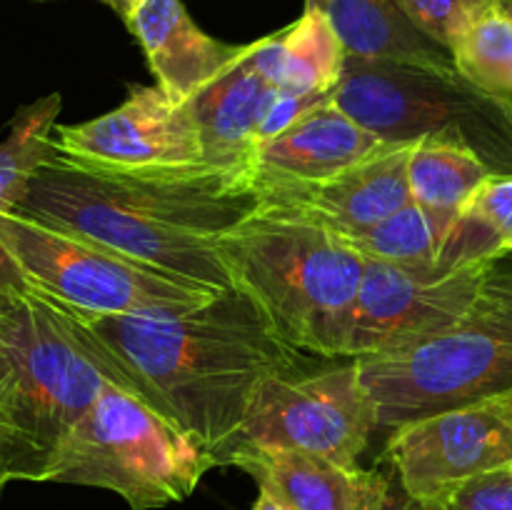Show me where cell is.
Here are the masks:
<instances>
[{"label": "cell", "mask_w": 512, "mask_h": 510, "mask_svg": "<svg viewBox=\"0 0 512 510\" xmlns=\"http://www.w3.org/2000/svg\"><path fill=\"white\" fill-rule=\"evenodd\" d=\"M413 143H385L368 158L320 180H255L265 203L288 205L358 238L410 203L408 160Z\"/></svg>", "instance_id": "13"}, {"label": "cell", "mask_w": 512, "mask_h": 510, "mask_svg": "<svg viewBox=\"0 0 512 510\" xmlns=\"http://www.w3.org/2000/svg\"><path fill=\"white\" fill-rule=\"evenodd\" d=\"M498 0H400L408 18L423 30L428 38L450 50L458 30L468 23L473 13Z\"/></svg>", "instance_id": "25"}, {"label": "cell", "mask_w": 512, "mask_h": 510, "mask_svg": "<svg viewBox=\"0 0 512 510\" xmlns=\"http://www.w3.org/2000/svg\"><path fill=\"white\" fill-rule=\"evenodd\" d=\"M233 288L303 353L343 358L365 258L328 225L265 203L218 240Z\"/></svg>", "instance_id": "4"}, {"label": "cell", "mask_w": 512, "mask_h": 510, "mask_svg": "<svg viewBox=\"0 0 512 510\" xmlns=\"http://www.w3.org/2000/svg\"><path fill=\"white\" fill-rule=\"evenodd\" d=\"M263 205L250 168L115 170L55 150L15 213L110 245L175 278L230 290L218 240Z\"/></svg>", "instance_id": "1"}, {"label": "cell", "mask_w": 512, "mask_h": 510, "mask_svg": "<svg viewBox=\"0 0 512 510\" xmlns=\"http://www.w3.org/2000/svg\"><path fill=\"white\" fill-rule=\"evenodd\" d=\"M250 510H293V508H290L288 503H283L278 495H273V493H268V490L260 488L258 498H255L253 508H250Z\"/></svg>", "instance_id": "30"}, {"label": "cell", "mask_w": 512, "mask_h": 510, "mask_svg": "<svg viewBox=\"0 0 512 510\" xmlns=\"http://www.w3.org/2000/svg\"><path fill=\"white\" fill-rule=\"evenodd\" d=\"M512 248V175L493 178L473 195L440 250L448 268L480 263Z\"/></svg>", "instance_id": "22"}, {"label": "cell", "mask_w": 512, "mask_h": 510, "mask_svg": "<svg viewBox=\"0 0 512 510\" xmlns=\"http://www.w3.org/2000/svg\"><path fill=\"white\" fill-rule=\"evenodd\" d=\"M383 510H435V508H430V505H425V503H420V500L410 498V495L405 493V490L400 488V485L395 483V478H393V483H390V493H388V498H385Z\"/></svg>", "instance_id": "29"}, {"label": "cell", "mask_w": 512, "mask_h": 510, "mask_svg": "<svg viewBox=\"0 0 512 510\" xmlns=\"http://www.w3.org/2000/svg\"><path fill=\"white\" fill-rule=\"evenodd\" d=\"M0 355L15 383L10 483H48L58 448L108 383L168 418L148 385L120 363L83 315L33 288L3 250Z\"/></svg>", "instance_id": "3"}, {"label": "cell", "mask_w": 512, "mask_h": 510, "mask_svg": "<svg viewBox=\"0 0 512 510\" xmlns=\"http://www.w3.org/2000/svg\"><path fill=\"white\" fill-rule=\"evenodd\" d=\"M13 403H15V383L8 363L0 355V470L8 475L10 448H13Z\"/></svg>", "instance_id": "28"}, {"label": "cell", "mask_w": 512, "mask_h": 510, "mask_svg": "<svg viewBox=\"0 0 512 510\" xmlns=\"http://www.w3.org/2000/svg\"><path fill=\"white\" fill-rule=\"evenodd\" d=\"M125 25L143 48L155 85L175 100H190L243 58L248 45L210 38L183 0H140Z\"/></svg>", "instance_id": "15"}, {"label": "cell", "mask_w": 512, "mask_h": 510, "mask_svg": "<svg viewBox=\"0 0 512 510\" xmlns=\"http://www.w3.org/2000/svg\"><path fill=\"white\" fill-rule=\"evenodd\" d=\"M363 258L395 265H438L440 240L433 223L418 203L408 205L385 218L358 238H345Z\"/></svg>", "instance_id": "24"}, {"label": "cell", "mask_w": 512, "mask_h": 510, "mask_svg": "<svg viewBox=\"0 0 512 510\" xmlns=\"http://www.w3.org/2000/svg\"><path fill=\"white\" fill-rule=\"evenodd\" d=\"M493 178V170L458 140L438 135L415 140L408 160L410 200L430 218L440 250L465 205Z\"/></svg>", "instance_id": "19"}, {"label": "cell", "mask_w": 512, "mask_h": 510, "mask_svg": "<svg viewBox=\"0 0 512 510\" xmlns=\"http://www.w3.org/2000/svg\"><path fill=\"white\" fill-rule=\"evenodd\" d=\"M8 483H10L8 475H5L3 470H0V495H3V488H5V485H8Z\"/></svg>", "instance_id": "33"}, {"label": "cell", "mask_w": 512, "mask_h": 510, "mask_svg": "<svg viewBox=\"0 0 512 510\" xmlns=\"http://www.w3.org/2000/svg\"><path fill=\"white\" fill-rule=\"evenodd\" d=\"M375 430H380L378 408L365 388L358 360L348 358L308 373L300 365L260 385L248 418L225 455L245 445L358 465Z\"/></svg>", "instance_id": "9"}, {"label": "cell", "mask_w": 512, "mask_h": 510, "mask_svg": "<svg viewBox=\"0 0 512 510\" xmlns=\"http://www.w3.org/2000/svg\"><path fill=\"white\" fill-rule=\"evenodd\" d=\"M215 465L195 435L108 383L58 448L48 483L103 488L133 510H155L193 495Z\"/></svg>", "instance_id": "7"}, {"label": "cell", "mask_w": 512, "mask_h": 510, "mask_svg": "<svg viewBox=\"0 0 512 510\" xmlns=\"http://www.w3.org/2000/svg\"><path fill=\"white\" fill-rule=\"evenodd\" d=\"M333 100L385 143H415L425 135L458 140L495 178L512 175V98L475 85L455 63L348 55Z\"/></svg>", "instance_id": "6"}, {"label": "cell", "mask_w": 512, "mask_h": 510, "mask_svg": "<svg viewBox=\"0 0 512 510\" xmlns=\"http://www.w3.org/2000/svg\"><path fill=\"white\" fill-rule=\"evenodd\" d=\"M258 60L285 93H333L348 60L343 40L320 10L303 15L280 33L258 40Z\"/></svg>", "instance_id": "20"}, {"label": "cell", "mask_w": 512, "mask_h": 510, "mask_svg": "<svg viewBox=\"0 0 512 510\" xmlns=\"http://www.w3.org/2000/svg\"><path fill=\"white\" fill-rule=\"evenodd\" d=\"M443 510H512V465L460 485Z\"/></svg>", "instance_id": "26"}, {"label": "cell", "mask_w": 512, "mask_h": 510, "mask_svg": "<svg viewBox=\"0 0 512 510\" xmlns=\"http://www.w3.org/2000/svg\"><path fill=\"white\" fill-rule=\"evenodd\" d=\"M333 23L353 58L410 60V63H453L448 48L423 33L400 0H305Z\"/></svg>", "instance_id": "18"}, {"label": "cell", "mask_w": 512, "mask_h": 510, "mask_svg": "<svg viewBox=\"0 0 512 510\" xmlns=\"http://www.w3.org/2000/svg\"><path fill=\"white\" fill-rule=\"evenodd\" d=\"M330 95L328 93H285V90H280V95L275 98V103L270 105L268 115H265L263 125H260L258 130V145L278 138L280 133H285V130L290 128V125L298 123L308 110H313L315 105L325 103ZM258 145H255V148H258Z\"/></svg>", "instance_id": "27"}, {"label": "cell", "mask_w": 512, "mask_h": 510, "mask_svg": "<svg viewBox=\"0 0 512 510\" xmlns=\"http://www.w3.org/2000/svg\"><path fill=\"white\" fill-rule=\"evenodd\" d=\"M378 428L512 393V248L488 260L463 318L403 350L363 358Z\"/></svg>", "instance_id": "5"}, {"label": "cell", "mask_w": 512, "mask_h": 510, "mask_svg": "<svg viewBox=\"0 0 512 510\" xmlns=\"http://www.w3.org/2000/svg\"><path fill=\"white\" fill-rule=\"evenodd\" d=\"M55 150L115 170L203 165V140L188 100L160 85H133L123 105L88 123L55 125Z\"/></svg>", "instance_id": "12"}, {"label": "cell", "mask_w": 512, "mask_h": 510, "mask_svg": "<svg viewBox=\"0 0 512 510\" xmlns=\"http://www.w3.org/2000/svg\"><path fill=\"white\" fill-rule=\"evenodd\" d=\"M488 260L458 265H395L365 258L343 358L403 350L458 323L473 303Z\"/></svg>", "instance_id": "11"}, {"label": "cell", "mask_w": 512, "mask_h": 510, "mask_svg": "<svg viewBox=\"0 0 512 510\" xmlns=\"http://www.w3.org/2000/svg\"><path fill=\"white\" fill-rule=\"evenodd\" d=\"M103 5H108L115 15H120L123 20H128L133 15V10L138 8L140 0H100Z\"/></svg>", "instance_id": "31"}, {"label": "cell", "mask_w": 512, "mask_h": 510, "mask_svg": "<svg viewBox=\"0 0 512 510\" xmlns=\"http://www.w3.org/2000/svg\"><path fill=\"white\" fill-rule=\"evenodd\" d=\"M83 320L220 465L260 385L308 360L238 288L183 313Z\"/></svg>", "instance_id": "2"}, {"label": "cell", "mask_w": 512, "mask_h": 510, "mask_svg": "<svg viewBox=\"0 0 512 510\" xmlns=\"http://www.w3.org/2000/svg\"><path fill=\"white\" fill-rule=\"evenodd\" d=\"M450 55L475 85L512 98V18L500 3L470 15L450 43Z\"/></svg>", "instance_id": "23"}, {"label": "cell", "mask_w": 512, "mask_h": 510, "mask_svg": "<svg viewBox=\"0 0 512 510\" xmlns=\"http://www.w3.org/2000/svg\"><path fill=\"white\" fill-rule=\"evenodd\" d=\"M498 3H500V8H503L505 13H508L512 18V0H498Z\"/></svg>", "instance_id": "32"}, {"label": "cell", "mask_w": 512, "mask_h": 510, "mask_svg": "<svg viewBox=\"0 0 512 510\" xmlns=\"http://www.w3.org/2000/svg\"><path fill=\"white\" fill-rule=\"evenodd\" d=\"M60 93H50L35 103L23 105L10 120L5 140L0 143V213L18 208L33 175L55 153Z\"/></svg>", "instance_id": "21"}, {"label": "cell", "mask_w": 512, "mask_h": 510, "mask_svg": "<svg viewBox=\"0 0 512 510\" xmlns=\"http://www.w3.org/2000/svg\"><path fill=\"white\" fill-rule=\"evenodd\" d=\"M0 250L33 288L88 318L183 313L223 293L15 210L0 213Z\"/></svg>", "instance_id": "8"}, {"label": "cell", "mask_w": 512, "mask_h": 510, "mask_svg": "<svg viewBox=\"0 0 512 510\" xmlns=\"http://www.w3.org/2000/svg\"><path fill=\"white\" fill-rule=\"evenodd\" d=\"M280 95L278 83L258 60V40L220 78L188 100L203 140L205 163L250 168L258 130Z\"/></svg>", "instance_id": "16"}, {"label": "cell", "mask_w": 512, "mask_h": 510, "mask_svg": "<svg viewBox=\"0 0 512 510\" xmlns=\"http://www.w3.org/2000/svg\"><path fill=\"white\" fill-rule=\"evenodd\" d=\"M223 465L253 475L258 488L278 495L293 510H383L393 478L360 465H343L293 450L238 448Z\"/></svg>", "instance_id": "14"}, {"label": "cell", "mask_w": 512, "mask_h": 510, "mask_svg": "<svg viewBox=\"0 0 512 510\" xmlns=\"http://www.w3.org/2000/svg\"><path fill=\"white\" fill-rule=\"evenodd\" d=\"M385 140L355 123L330 95L278 138L255 148V180H320L368 158Z\"/></svg>", "instance_id": "17"}, {"label": "cell", "mask_w": 512, "mask_h": 510, "mask_svg": "<svg viewBox=\"0 0 512 510\" xmlns=\"http://www.w3.org/2000/svg\"><path fill=\"white\" fill-rule=\"evenodd\" d=\"M388 433L385 460L395 483L443 510L460 485L512 465V393L408 420Z\"/></svg>", "instance_id": "10"}]
</instances>
